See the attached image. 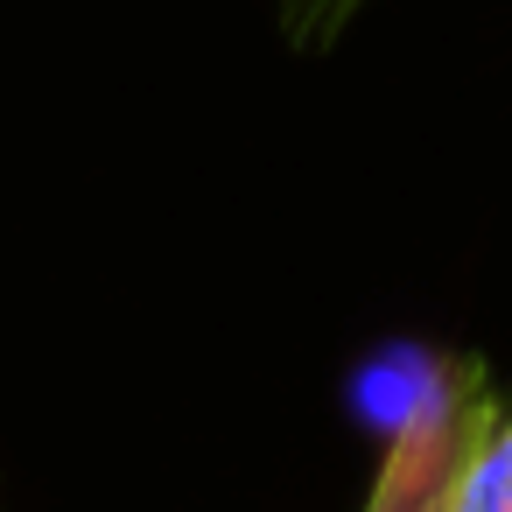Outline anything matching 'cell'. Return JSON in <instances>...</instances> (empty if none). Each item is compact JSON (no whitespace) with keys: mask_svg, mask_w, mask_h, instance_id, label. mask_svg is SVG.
I'll list each match as a JSON object with an SVG mask.
<instances>
[{"mask_svg":"<svg viewBox=\"0 0 512 512\" xmlns=\"http://www.w3.org/2000/svg\"><path fill=\"white\" fill-rule=\"evenodd\" d=\"M372 8V0H274V15H281V36L302 43V50H323L337 43L358 15Z\"/></svg>","mask_w":512,"mask_h":512,"instance_id":"3","label":"cell"},{"mask_svg":"<svg viewBox=\"0 0 512 512\" xmlns=\"http://www.w3.org/2000/svg\"><path fill=\"white\" fill-rule=\"evenodd\" d=\"M491 414L498 393L477 358H421L400 379V407L386 414V449L358 512H442V491Z\"/></svg>","mask_w":512,"mask_h":512,"instance_id":"1","label":"cell"},{"mask_svg":"<svg viewBox=\"0 0 512 512\" xmlns=\"http://www.w3.org/2000/svg\"><path fill=\"white\" fill-rule=\"evenodd\" d=\"M442 512H512V414H491V428L456 463Z\"/></svg>","mask_w":512,"mask_h":512,"instance_id":"2","label":"cell"},{"mask_svg":"<svg viewBox=\"0 0 512 512\" xmlns=\"http://www.w3.org/2000/svg\"><path fill=\"white\" fill-rule=\"evenodd\" d=\"M0 512H8V498H0Z\"/></svg>","mask_w":512,"mask_h":512,"instance_id":"4","label":"cell"}]
</instances>
